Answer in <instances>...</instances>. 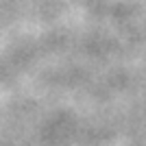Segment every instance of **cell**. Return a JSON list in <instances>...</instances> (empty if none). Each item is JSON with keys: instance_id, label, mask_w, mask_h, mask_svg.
I'll list each match as a JSON object with an SVG mask.
<instances>
[]
</instances>
